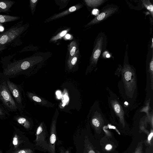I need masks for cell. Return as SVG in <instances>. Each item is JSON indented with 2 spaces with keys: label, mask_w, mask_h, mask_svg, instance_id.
Instances as JSON below:
<instances>
[{
  "label": "cell",
  "mask_w": 153,
  "mask_h": 153,
  "mask_svg": "<svg viewBox=\"0 0 153 153\" xmlns=\"http://www.w3.org/2000/svg\"><path fill=\"white\" fill-rule=\"evenodd\" d=\"M0 101L9 112H16L18 108L8 88L4 78L0 77Z\"/></svg>",
  "instance_id": "1"
},
{
  "label": "cell",
  "mask_w": 153,
  "mask_h": 153,
  "mask_svg": "<svg viewBox=\"0 0 153 153\" xmlns=\"http://www.w3.org/2000/svg\"><path fill=\"white\" fill-rule=\"evenodd\" d=\"M4 78L6 81L11 94L17 105L18 111L20 113H22L26 107L24 92L22 86L14 83L9 79Z\"/></svg>",
  "instance_id": "2"
},
{
  "label": "cell",
  "mask_w": 153,
  "mask_h": 153,
  "mask_svg": "<svg viewBox=\"0 0 153 153\" xmlns=\"http://www.w3.org/2000/svg\"><path fill=\"white\" fill-rule=\"evenodd\" d=\"M107 38L105 34L100 32L97 36L94 45V48L90 59L91 65H96L106 47Z\"/></svg>",
  "instance_id": "3"
},
{
  "label": "cell",
  "mask_w": 153,
  "mask_h": 153,
  "mask_svg": "<svg viewBox=\"0 0 153 153\" xmlns=\"http://www.w3.org/2000/svg\"><path fill=\"white\" fill-rule=\"evenodd\" d=\"M119 7L113 4H108L103 7L100 14L85 26V27L99 23L113 15L119 10Z\"/></svg>",
  "instance_id": "4"
},
{
  "label": "cell",
  "mask_w": 153,
  "mask_h": 153,
  "mask_svg": "<svg viewBox=\"0 0 153 153\" xmlns=\"http://www.w3.org/2000/svg\"><path fill=\"white\" fill-rule=\"evenodd\" d=\"M24 27H15L0 34V46L9 44L15 40L23 32Z\"/></svg>",
  "instance_id": "5"
},
{
  "label": "cell",
  "mask_w": 153,
  "mask_h": 153,
  "mask_svg": "<svg viewBox=\"0 0 153 153\" xmlns=\"http://www.w3.org/2000/svg\"><path fill=\"white\" fill-rule=\"evenodd\" d=\"M59 112L57 109L52 118L50 127V135L48 151L50 153H56L55 144L57 140L56 125Z\"/></svg>",
  "instance_id": "6"
},
{
  "label": "cell",
  "mask_w": 153,
  "mask_h": 153,
  "mask_svg": "<svg viewBox=\"0 0 153 153\" xmlns=\"http://www.w3.org/2000/svg\"><path fill=\"white\" fill-rule=\"evenodd\" d=\"M46 126L43 122L41 123L37 128L36 138L35 140L36 145L45 150L48 151V143L47 139L48 136Z\"/></svg>",
  "instance_id": "7"
},
{
  "label": "cell",
  "mask_w": 153,
  "mask_h": 153,
  "mask_svg": "<svg viewBox=\"0 0 153 153\" xmlns=\"http://www.w3.org/2000/svg\"><path fill=\"white\" fill-rule=\"evenodd\" d=\"M26 95L28 98L35 104L47 107H54L55 104L48 101L34 93L27 91Z\"/></svg>",
  "instance_id": "8"
},
{
  "label": "cell",
  "mask_w": 153,
  "mask_h": 153,
  "mask_svg": "<svg viewBox=\"0 0 153 153\" xmlns=\"http://www.w3.org/2000/svg\"><path fill=\"white\" fill-rule=\"evenodd\" d=\"M83 7V5L81 4H79L74 6H72L68 9L62 12L57 14L52 17L50 19V20H52L57 19L64 17L71 13L78 10Z\"/></svg>",
  "instance_id": "9"
},
{
  "label": "cell",
  "mask_w": 153,
  "mask_h": 153,
  "mask_svg": "<svg viewBox=\"0 0 153 153\" xmlns=\"http://www.w3.org/2000/svg\"><path fill=\"white\" fill-rule=\"evenodd\" d=\"M14 119L19 124L22 125L27 129H28L31 127V122L29 119L26 117L17 115L14 117Z\"/></svg>",
  "instance_id": "10"
},
{
  "label": "cell",
  "mask_w": 153,
  "mask_h": 153,
  "mask_svg": "<svg viewBox=\"0 0 153 153\" xmlns=\"http://www.w3.org/2000/svg\"><path fill=\"white\" fill-rule=\"evenodd\" d=\"M15 3V2L10 1L0 0V13L9 12Z\"/></svg>",
  "instance_id": "11"
},
{
  "label": "cell",
  "mask_w": 153,
  "mask_h": 153,
  "mask_svg": "<svg viewBox=\"0 0 153 153\" xmlns=\"http://www.w3.org/2000/svg\"><path fill=\"white\" fill-rule=\"evenodd\" d=\"M79 51L78 50L71 58L68 59L67 61V66L69 71L71 70L77 63L79 58Z\"/></svg>",
  "instance_id": "12"
},
{
  "label": "cell",
  "mask_w": 153,
  "mask_h": 153,
  "mask_svg": "<svg viewBox=\"0 0 153 153\" xmlns=\"http://www.w3.org/2000/svg\"><path fill=\"white\" fill-rule=\"evenodd\" d=\"M85 1L88 7L95 8L103 4L107 0H85Z\"/></svg>",
  "instance_id": "13"
},
{
  "label": "cell",
  "mask_w": 153,
  "mask_h": 153,
  "mask_svg": "<svg viewBox=\"0 0 153 153\" xmlns=\"http://www.w3.org/2000/svg\"><path fill=\"white\" fill-rule=\"evenodd\" d=\"M20 18V17H19L0 15V23H3L15 21Z\"/></svg>",
  "instance_id": "14"
},
{
  "label": "cell",
  "mask_w": 153,
  "mask_h": 153,
  "mask_svg": "<svg viewBox=\"0 0 153 153\" xmlns=\"http://www.w3.org/2000/svg\"><path fill=\"white\" fill-rule=\"evenodd\" d=\"M78 50V45L76 42L74 41L71 42L69 46V53L68 59L71 58Z\"/></svg>",
  "instance_id": "15"
},
{
  "label": "cell",
  "mask_w": 153,
  "mask_h": 153,
  "mask_svg": "<svg viewBox=\"0 0 153 153\" xmlns=\"http://www.w3.org/2000/svg\"><path fill=\"white\" fill-rule=\"evenodd\" d=\"M141 1L146 9L150 12L151 15L153 17V5L149 0H143Z\"/></svg>",
  "instance_id": "16"
},
{
  "label": "cell",
  "mask_w": 153,
  "mask_h": 153,
  "mask_svg": "<svg viewBox=\"0 0 153 153\" xmlns=\"http://www.w3.org/2000/svg\"><path fill=\"white\" fill-rule=\"evenodd\" d=\"M10 114L9 112L5 108L3 105L0 104V119H5L9 117Z\"/></svg>",
  "instance_id": "17"
},
{
  "label": "cell",
  "mask_w": 153,
  "mask_h": 153,
  "mask_svg": "<svg viewBox=\"0 0 153 153\" xmlns=\"http://www.w3.org/2000/svg\"><path fill=\"white\" fill-rule=\"evenodd\" d=\"M68 31V29L65 30L59 33L55 36L52 37L50 40V42H53L56 41L61 39V38L66 34Z\"/></svg>",
  "instance_id": "18"
},
{
  "label": "cell",
  "mask_w": 153,
  "mask_h": 153,
  "mask_svg": "<svg viewBox=\"0 0 153 153\" xmlns=\"http://www.w3.org/2000/svg\"><path fill=\"white\" fill-rule=\"evenodd\" d=\"M38 1V0H31L30 1V6L33 15L35 10Z\"/></svg>",
  "instance_id": "19"
},
{
  "label": "cell",
  "mask_w": 153,
  "mask_h": 153,
  "mask_svg": "<svg viewBox=\"0 0 153 153\" xmlns=\"http://www.w3.org/2000/svg\"><path fill=\"white\" fill-rule=\"evenodd\" d=\"M13 153H34L30 149H24L17 150Z\"/></svg>",
  "instance_id": "20"
},
{
  "label": "cell",
  "mask_w": 153,
  "mask_h": 153,
  "mask_svg": "<svg viewBox=\"0 0 153 153\" xmlns=\"http://www.w3.org/2000/svg\"><path fill=\"white\" fill-rule=\"evenodd\" d=\"M143 145L142 142L138 143L134 153H142Z\"/></svg>",
  "instance_id": "21"
},
{
  "label": "cell",
  "mask_w": 153,
  "mask_h": 153,
  "mask_svg": "<svg viewBox=\"0 0 153 153\" xmlns=\"http://www.w3.org/2000/svg\"><path fill=\"white\" fill-rule=\"evenodd\" d=\"M92 123L94 126L96 128H99L100 126V122L96 118H94L92 119Z\"/></svg>",
  "instance_id": "22"
},
{
  "label": "cell",
  "mask_w": 153,
  "mask_h": 153,
  "mask_svg": "<svg viewBox=\"0 0 153 153\" xmlns=\"http://www.w3.org/2000/svg\"><path fill=\"white\" fill-rule=\"evenodd\" d=\"M132 74L131 72L129 71H127L125 72V77L127 81H128L131 79Z\"/></svg>",
  "instance_id": "23"
},
{
  "label": "cell",
  "mask_w": 153,
  "mask_h": 153,
  "mask_svg": "<svg viewBox=\"0 0 153 153\" xmlns=\"http://www.w3.org/2000/svg\"><path fill=\"white\" fill-rule=\"evenodd\" d=\"M115 111L117 113H119L120 112L121 108L120 106L118 104H116L114 105V106Z\"/></svg>",
  "instance_id": "24"
},
{
  "label": "cell",
  "mask_w": 153,
  "mask_h": 153,
  "mask_svg": "<svg viewBox=\"0 0 153 153\" xmlns=\"http://www.w3.org/2000/svg\"><path fill=\"white\" fill-rule=\"evenodd\" d=\"M99 11L98 9H94L92 11V14L94 15H98L99 13Z\"/></svg>",
  "instance_id": "25"
},
{
  "label": "cell",
  "mask_w": 153,
  "mask_h": 153,
  "mask_svg": "<svg viewBox=\"0 0 153 153\" xmlns=\"http://www.w3.org/2000/svg\"><path fill=\"white\" fill-rule=\"evenodd\" d=\"M88 153H96L93 149L92 148V147L90 146L89 148Z\"/></svg>",
  "instance_id": "26"
},
{
  "label": "cell",
  "mask_w": 153,
  "mask_h": 153,
  "mask_svg": "<svg viewBox=\"0 0 153 153\" xmlns=\"http://www.w3.org/2000/svg\"><path fill=\"white\" fill-rule=\"evenodd\" d=\"M112 148V146L110 144H108L106 146L105 148L107 150H110Z\"/></svg>",
  "instance_id": "27"
},
{
  "label": "cell",
  "mask_w": 153,
  "mask_h": 153,
  "mask_svg": "<svg viewBox=\"0 0 153 153\" xmlns=\"http://www.w3.org/2000/svg\"><path fill=\"white\" fill-rule=\"evenodd\" d=\"M4 30V28L2 24L1 23H0V32H2Z\"/></svg>",
  "instance_id": "28"
},
{
  "label": "cell",
  "mask_w": 153,
  "mask_h": 153,
  "mask_svg": "<svg viewBox=\"0 0 153 153\" xmlns=\"http://www.w3.org/2000/svg\"><path fill=\"white\" fill-rule=\"evenodd\" d=\"M13 143L14 145H16L17 144V138H16V137H15L14 138Z\"/></svg>",
  "instance_id": "29"
},
{
  "label": "cell",
  "mask_w": 153,
  "mask_h": 153,
  "mask_svg": "<svg viewBox=\"0 0 153 153\" xmlns=\"http://www.w3.org/2000/svg\"><path fill=\"white\" fill-rule=\"evenodd\" d=\"M66 37L67 39H69L71 38V36L69 34H67L66 35Z\"/></svg>",
  "instance_id": "30"
},
{
  "label": "cell",
  "mask_w": 153,
  "mask_h": 153,
  "mask_svg": "<svg viewBox=\"0 0 153 153\" xmlns=\"http://www.w3.org/2000/svg\"><path fill=\"white\" fill-rule=\"evenodd\" d=\"M106 58H109L110 57V55L108 53H106Z\"/></svg>",
  "instance_id": "31"
},
{
  "label": "cell",
  "mask_w": 153,
  "mask_h": 153,
  "mask_svg": "<svg viewBox=\"0 0 153 153\" xmlns=\"http://www.w3.org/2000/svg\"><path fill=\"white\" fill-rule=\"evenodd\" d=\"M4 48L3 47H1V46L0 47V51H1V50H2Z\"/></svg>",
  "instance_id": "32"
},
{
  "label": "cell",
  "mask_w": 153,
  "mask_h": 153,
  "mask_svg": "<svg viewBox=\"0 0 153 153\" xmlns=\"http://www.w3.org/2000/svg\"><path fill=\"white\" fill-rule=\"evenodd\" d=\"M152 45L151 46V48H152V47H153V38L152 39Z\"/></svg>",
  "instance_id": "33"
},
{
  "label": "cell",
  "mask_w": 153,
  "mask_h": 153,
  "mask_svg": "<svg viewBox=\"0 0 153 153\" xmlns=\"http://www.w3.org/2000/svg\"><path fill=\"white\" fill-rule=\"evenodd\" d=\"M125 104L127 105H128V103L127 102H126L125 103Z\"/></svg>",
  "instance_id": "34"
},
{
  "label": "cell",
  "mask_w": 153,
  "mask_h": 153,
  "mask_svg": "<svg viewBox=\"0 0 153 153\" xmlns=\"http://www.w3.org/2000/svg\"><path fill=\"white\" fill-rule=\"evenodd\" d=\"M0 153H4L1 150H0Z\"/></svg>",
  "instance_id": "35"
},
{
  "label": "cell",
  "mask_w": 153,
  "mask_h": 153,
  "mask_svg": "<svg viewBox=\"0 0 153 153\" xmlns=\"http://www.w3.org/2000/svg\"><path fill=\"white\" fill-rule=\"evenodd\" d=\"M97 153H100V152H99V151H97Z\"/></svg>",
  "instance_id": "36"
}]
</instances>
